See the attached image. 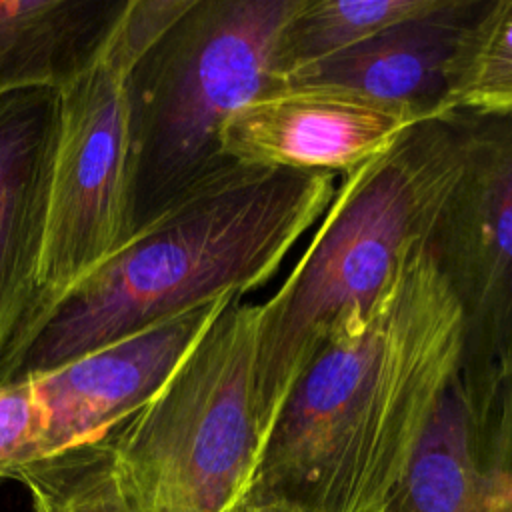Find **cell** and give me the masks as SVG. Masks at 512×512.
Wrapping results in <instances>:
<instances>
[{"label": "cell", "mask_w": 512, "mask_h": 512, "mask_svg": "<svg viewBox=\"0 0 512 512\" xmlns=\"http://www.w3.org/2000/svg\"><path fill=\"white\" fill-rule=\"evenodd\" d=\"M462 354L460 306L428 240L418 242L298 376L248 494L300 512H378Z\"/></svg>", "instance_id": "1"}, {"label": "cell", "mask_w": 512, "mask_h": 512, "mask_svg": "<svg viewBox=\"0 0 512 512\" xmlns=\"http://www.w3.org/2000/svg\"><path fill=\"white\" fill-rule=\"evenodd\" d=\"M334 192L336 176L328 172L228 162L62 298L24 350L14 380L268 284Z\"/></svg>", "instance_id": "2"}, {"label": "cell", "mask_w": 512, "mask_h": 512, "mask_svg": "<svg viewBox=\"0 0 512 512\" xmlns=\"http://www.w3.org/2000/svg\"><path fill=\"white\" fill-rule=\"evenodd\" d=\"M460 162L450 114L410 126L386 152L344 174L308 246L260 304L256 400L268 430L330 334L366 312L406 250L430 238Z\"/></svg>", "instance_id": "3"}, {"label": "cell", "mask_w": 512, "mask_h": 512, "mask_svg": "<svg viewBox=\"0 0 512 512\" xmlns=\"http://www.w3.org/2000/svg\"><path fill=\"white\" fill-rule=\"evenodd\" d=\"M300 6L302 0H190L132 62V236L228 164L222 128L246 102L280 86L276 42Z\"/></svg>", "instance_id": "4"}, {"label": "cell", "mask_w": 512, "mask_h": 512, "mask_svg": "<svg viewBox=\"0 0 512 512\" xmlns=\"http://www.w3.org/2000/svg\"><path fill=\"white\" fill-rule=\"evenodd\" d=\"M264 450L250 400L210 378H176L90 440L10 472L32 512H236Z\"/></svg>", "instance_id": "5"}, {"label": "cell", "mask_w": 512, "mask_h": 512, "mask_svg": "<svg viewBox=\"0 0 512 512\" xmlns=\"http://www.w3.org/2000/svg\"><path fill=\"white\" fill-rule=\"evenodd\" d=\"M188 4L190 0H130L104 52L60 88V122L28 344L62 298L132 236L126 76L132 62Z\"/></svg>", "instance_id": "6"}, {"label": "cell", "mask_w": 512, "mask_h": 512, "mask_svg": "<svg viewBox=\"0 0 512 512\" xmlns=\"http://www.w3.org/2000/svg\"><path fill=\"white\" fill-rule=\"evenodd\" d=\"M462 162L428 244L460 306L472 378L512 360V116L452 114Z\"/></svg>", "instance_id": "7"}, {"label": "cell", "mask_w": 512, "mask_h": 512, "mask_svg": "<svg viewBox=\"0 0 512 512\" xmlns=\"http://www.w3.org/2000/svg\"><path fill=\"white\" fill-rule=\"evenodd\" d=\"M422 120L410 108L350 90L280 84L226 120L220 148L236 164L348 174Z\"/></svg>", "instance_id": "8"}, {"label": "cell", "mask_w": 512, "mask_h": 512, "mask_svg": "<svg viewBox=\"0 0 512 512\" xmlns=\"http://www.w3.org/2000/svg\"><path fill=\"white\" fill-rule=\"evenodd\" d=\"M236 298L220 296L48 372L26 376L44 416L42 458L98 440L144 408Z\"/></svg>", "instance_id": "9"}, {"label": "cell", "mask_w": 512, "mask_h": 512, "mask_svg": "<svg viewBox=\"0 0 512 512\" xmlns=\"http://www.w3.org/2000/svg\"><path fill=\"white\" fill-rule=\"evenodd\" d=\"M60 90L0 98V384L12 382L30 338Z\"/></svg>", "instance_id": "10"}, {"label": "cell", "mask_w": 512, "mask_h": 512, "mask_svg": "<svg viewBox=\"0 0 512 512\" xmlns=\"http://www.w3.org/2000/svg\"><path fill=\"white\" fill-rule=\"evenodd\" d=\"M484 2L442 0L430 14L398 22L346 52L300 68L282 84L342 88L424 118L444 116L454 54Z\"/></svg>", "instance_id": "11"}, {"label": "cell", "mask_w": 512, "mask_h": 512, "mask_svg": "<svg viewBox=\"0 0 512 512\" xmlns=\"http://www.w3.org/2000/svg\"><path fill=\"white\" fill-rule=\"evenodd\" d=\"M130 0H0V98L56 88L108 46Z\"/></svg>", "instance_id": "12"}, {"label": "cell", "mask_w": 512, "mask_h": 512, "mask_svg": "<svg viewBox=\"0 0 512 512\" xmlns=\"http://www.w3.org/2000/svg\"><path fill=\"white\" fill-rule=\"evenodd\" d=\"M378 512H486L484 474L460 378L446 388Z\"/></svg>", "instance_id": "13"}, {"label": "cell", "mask_w": 512, "mask_h": 512, "mask_svg": "<svg viewBox=\"0 0 512 512\" xmlns=\"http://www.w3.org/2000/svg\"><path fill=\"white\" fill-rule=\"evenodd\" d=\"M442 0H302L274 52V74H288L346 52L382 30L424 14Z\"/></svg>", "instance_id": "14"}, {"label": "cell", "mask_w": 512, "mask_h": 512, "mask_svg": "<svg viewBox=\"0 0 512 512\" xmlns=\"http://www.w3.org/2000/svg\"><path fill=\"white\" fill-rule=\"evenodd\" d=\"M444 116H512V0H486L454 54Z\"/></svg>", "instance_id": "15"}, {"label": "cell", "mask_w": 512, "mask_h": 512, "mask_svg": "<svg viewBox=\"0 0 512 512\" xmlns=\"http://www.w3.org/2000/svg\"><path fill=\"white\" fill-rule=\"evenodd\" d=\"M44 416L28 378L0 384V480L42 458Z\"/></svg>", "instance_id": "16"}, {"label": "cell", "mask_w": 512, "mask_h": 512, "mask_svg": "<svg viewBox=\"0 0 512 512\" xmlns=\"http://www.w3.org/2000/svg\"><path fill=\"white\" fill-rule=\"evenodd\" d=\"M236 512H300V510H296L294 506H290L278 498L246 494V498L240 502Z\"/></svg>", "instance_id": "17"}]
</instances>
